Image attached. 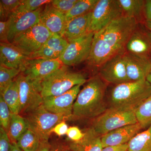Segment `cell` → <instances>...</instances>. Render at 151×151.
Masks as SVG:
<instances>
[{
  "mask_svg": "<svg viewBox=\"0 0 151 151\" xmlns=\"http://www.w3.org/2000/svg\"><path fill=\"white\" fill-rule=\"evenodd\" d=\"M29 57L10 42L0 43V65L20 69ZM21 70V69H20Z\"/></svg>",
  "mask_w": 151,
  "mask_h": 151,
  "instance_id": "20",
  "label": "cell"
},
{
  "mask_svg": "<svg viewBox=\"0 0 151 151\" xmlns=\"http://www.w3.org/2000/svg\"><path fill=\"white\" fill-rule=\"evenodd\" d=\"M52 1L49 0H22L20 5L12 14L9 18L15 17L22 14L34 12L40 8L42 6L51 3Z\"/></svg>",
  "mask_w": 151,
  "mask_h": 151,
  "instance_id": "30",
  "label": "cell"
},
{
  "mask_svg": "<svg viewBox=\"0 0 151 151\" xmlns=\"http://www.w3.org/2000/svg\"><path fill=\"white\" fill-rule=\"evenodd\" d=\"M68 126L65 123V121H63L57 124L52 130V132H53L58 136H62L66 134Z\"/></svg>",
  "mask_w": 151,
  "mask_h": 151,
  "instance_id": "39",
  "label": "cell"
},
{
  "mask_svg": "<svg viewBox=\"0 0 151 151\" xmlns=\"http://www.w3.org/2000/svg\"><path fill=\"white\" fill-rule=\"evenodd\" d=\"M125 52L150 60L151 55V32L144 23L139 24L127 44Z\"/></svg>",
  "mask_w": 151,
  "mask_h": 151,
  "instance_id": "14",
  "label": "cell"
},
{
  "mask_svg": "<svg viewBox=\"0 0 151 151\" xmlns=\"http://www.w3.org/2000/svg\"><path fill=\"white\" fill-rule=\"evenodd\" d=\"M22 0H1L0 18L1 21L8 20L12 14L21 3Z\"/></svg>",
  "mask_w": 151,
  "mask_h": 151,
  "instance_id": "33",
  "label": "cell"
},
{
  "mask_svg": "<svg viewBox=\"0 0 151 151\" xmlns=\"http://www.w3.org/2000/svg\"><path fill=\"white\" fill-rule=\"evenodd\" d=\"M50 145L48 141H42L41 142L39 147L36 151H50Z\"/></svg>",
  "mask_w": 151,
  "mask_h": 151,
  "instance_id": "42",
  "label": "cell"
},
{
  "mask_svg": "<svg viewBox=\"0 0 151 151\" xmlns=\"http://www.w3.org/2000/svg\"><path fill=\"white\" fill-rule=\"evenodd\" d=\"M86 81L83 74L70 71L63 65L42 81L41 94L43 98L59 96L76 85H84Z\"/></svg>",
  "mask_w": 151,
  "mask_h": 151,
  "instance_id": "3",
  "label": "cell"
},
{
  "mask_svg": "<svg viewBox=\"0 0 151 151\" xmlns=\"http://www.w3.org/2000/svg\"><path fill=\"white\" fill-rule=\"evenodd\" d=\"M91 13L72 19L66 23L63 37L68 42L91 32L89 25Z\"/></svg>",
  "mask_w": 151,
  "mask_h": 151,
  "instance_id": "21",
  "label": "cell"
},
{
  "mask_svg": "<svg viewBox=\"0 0 151 151\" xmlns=\"http://www.w3.org/2000/svg\"><path fill=\"white\" fill-rule=\"evenodd\" d=\"M77 0H54L51 4L65 15L72 9Z\"/></svg>",
  "mask_w": 151,
  "mask_h": 151,
  "instance_id": "35",
  "label": "cell"
},
{
  "mask_svg": "<svg viewBox=\"0 0 151 151\" xmlns=\"http://www.w3.org/2000/svg\"><path fill=\"white\" fill-rule=\"evenodd\" d=\"M21 73L20 69L9 68L0 65V93L2 94Z\"/></svg>",
  "mask_w": 151,
  "mask_h": 151,
  "instance_id": "31",
  "label": "cell"
},
{
  "mask_svg": "<svg viewBox=\"0 0 151 151\" xmlns=\"http://www.w3.org/2000/svg\"><path fill=\"white\" fill-rule=\"evenodd\" d=\"M84 137L77 142H70L69 149L72 151H101L103 149L102 136L92 127L84 132Z\"/></svg>",
  "mask_w": 151,
  "mask_h": 151,
  "instance_id": "22",
  "label": "cell"
},
{
  "mask_svg": "<svg viewBox=\"0 0 151 151\" xmlns=\"http://www.w3.org/2000/svg\"><path fill=\"white\" fill-rule=\"evenodd\" d=\"M63 65L59 59L29 58L21 68V73L40 87L43 79Z\"/></svg>",
  "mask_w": 151,
  "mask_h": 151,
  "instance_id": "9",
  "label": "cell"
},
{
  "mask_svg": "<svg viewBox=\"0 0 151 151\" xmlns=\"http://www.w3.org/2000/svg\"><path fill=\"white\" fill-rule=\"evenodd\" d=\"M127 151H128V150Z\"/></svg>",
  "mask_w": 151,
  "mask_h": 151,
  "instance_id": "49",
  "label": "cell"
},
{
  "mask_svg": "<svg viewBox=\"0 0 151 151\" xmlns=\"http://www.w3.org/2000/svg\"><path fill=\"white\" fill-rule=\"evenodd\" d=\"M117 54L103 39L101 32L94 33L91 51L87 60L89 65L99 68Z\"/></svg>",
  "mask_w": 151,
  "mask_h": 151,
  "instance_id": "15",
  "label": "cell"
},
{
  "mask_svg": "<svg viewBox=\"0 0 151 151\" xmlns=\"http://www.w3.org/2000/svg\"><path fill=\"white\" fill-rule=\"evenodd\" d=\"M68 44V41L65 38L56 34H52L44 44L48 48L55 52L60 56L67 47Z\"/></svg>",
  "mask_w": 151,
  "mask_h": 151,
  "instance_id": "32",
  "label": "cell"
},
{
  "mask_svg": "<svg viewBox=\"0 0 151 151\" xmlns=\"http://www.w3.org/2000/svg\"><path fill=\"white\" fill-rule=\"evenodd\" d=\"M123 56L127 76L130 81L147 80L150 72L151 63L150 60L124 52Z\"/></svg>",
  "mask_w": 151,
  "mask_h": 151,
  "instance_id": "16",
  "label": "cell"
},
{
  "mask_svg": "<svg viewBox=\"0 0 151 151\" xmlns=\"http://www.w3.org/2000/svg\"><path fill=\"white\" fill-rule=\"evenodd\" d=\"M128 145V151H151V126L138 133Z\"/></svg>",
  "mask_w": 151,
  "mask_h": 151,
  "instance_id": "25",
  "label": "cell"
},
{
  "mask_svg": "<svg viewBox=\"0 0 151 151\" xmlns=\"http://www.w3.org/2000/svg\"><path fill=\"white\" fill-rule=\"evenodd\" d=\"M144 24L145 26L151 32V21H150L146 20Z\"/></svg>",
  "mask_w": 151,
  "mask_h": 151,
  "instance_id": "44",
  "label": "cell"
},
{
  "mask_svg": "<svg viewBox=\"0 0 151 151\" xmlns=\"http://www.w3.org/2000/svg\"><path fill=\"white\" fill-rule=\"evenodd\" d=\"M99 0H77L72 9L65 15L66 23L72 19L92 12Z\"/></svg>",
  "mask_w": 151,
  "mask_h": 151,
  "instance_id": "27",
  "label": "cell"
},
{
  "mask_svg": "<svg viewBox=\"0 0 151 151\" xmlns=\"http://www.w3.org/2000/svg\"><path fill=\"white\" fill-rule=\"evenodd\" d=\"M9 21L8 20L0 22V40L1 42H9L8 34Z\"/></svg>",
  "mask_w": 151,
  "mask_h": 151,
  "instance_id": "38",
  "label": "cell"
},
{
  "mask_svg": "<svg viewBox=\"0 0 151 151\" xmlns=\"http://www.w3.org/2000/svg\"><path fill=\"white\" fill-rule=\"evenodd\" d=\"M106 89V83L99 74L87 80L73 104V118L94 119L104 113L108 108Z\"/></svg>",
  "mask_w": 151,
  "mask_h": 151,
  "instance_id": "1",
  "label": "cell"
},
{
  "mask_svg": "<svg viewBox=\"0 0 151 151\" xmlns=\"http://www.w3.org/2000/svg\"><path fill=\"white\" fill-rule=\"evenodd\" d=\"M94 33L89 32L68 42L59 60L63 65L73 66L80 64L89 58Z\"/></svg>",
  "mask_w": 151,
  "mask_h": 151,
  "instance_id": "10",
  "label": "cell"
},
{
  "mask_svg": "<svg viewBox=\"0 0 151 151\" xmlns=\"http://www.w3.org/2000/svg\"><path fill=\"white\" fill-rule=\"evenodd\" d=\"M1 96L8 105L12 113L19 114L20 109L19 92L18 84L16 78L1 94Z\"/></svg>",
  "mask_w": 151,
  "mask_h": 151,
  "instance_id": "24",
  "label": "cell"
},
{
  "mask_svg": "<svg viewBox=\"0 0 151 151\" xmlns=\"http://www.w3.org/2000/svg\"><path fill=\"white\" fill-rule=\"evenodd\" d=\"M50 151H60V150L59 149L57 148L55 149V150H51Z\"/></svg>",
  "mask_w": 151,
  "mask_h": 151,
  "instance_id": "46",
  "label": "cell"
},
{
  "mask_svg": "<svg viewBox=\"0 0 151 151\" xmlns=\"http://www.w3.org/2000/svg\"><path fill=\"white\" fill-rule=\"evenodd\" d=\"M19 92L20 109L19 114L24 116L42 105L43 98L39 86L27 78L22 73L16 78Z\"/></svg>",
  "mask_w": 151,
  "mask_h": 151,
  "instance_id": "11",
  "label": "cell"
},
{
  "mask_svg": "<svg viewBox=\"0 0 151 151\" xmlns=\"http://www.w3.org/2000/svg\"><path fill=\"white\" fill-rule=\"evenodd\" d=\"M135 115L142 129L151 126V94L136 110Z\"/></svg>",
  "mask_w": 151,
  "mask_h": 151,
  "instance_id": "29",
  "label": "cell"
},
{
  "mask_svg": "<svg viewBox=\"0 0 151 151\" xmlns=\"http://www.w3.org/2000/svg\"><path fill=\"white\" fill-rule=\"evenodd\" d=\"M145 15L146 20L151 21V0L146 1L145 6Z\"/></svg>",
  "mask_w": 151,
  "mask_h": 151,
  "instance_id": "41",
  "label": "cell"
},
{
  "mask_svg": "<svg viewBox=\"0 0 151 151\" xmlns=\"http://www.w3.org/2000/svg\"><path fill=\"white\" fill-rule=\"evenodd\" d=\"M12 114L8 105L2 96H0V124L1 127L4 128L7 132L10 124Z\"/></svg>",
  "mask_w": 151,
  "mask_h": 151,
  "instance_id": "34",
  "label": "cell"
},
{
  "mask_svg": "<svg viewBox=\"0 0 151 151\" xmlns=\"http://www.w3.org/2000/svg\"><path fill=\"white\" fill-rule=\"evenodd\" d=\"M29 129L26 120L19 114L12 113L8 134L11 142H17L22 135Z\"/></svg>",
  "mask_w": 151,
  "mask_h": 151,
  "instance_id": "26",
  "label": "cell"
},
{
  "mask_svg": "<svg viewBox=\"0 0 151 151\" xmlns=\"http://www.w3.org/2000/svg\"><path fill=\"white\" fill-rule=\"evenodd\" d=\"M123 53L116 54L99 68V75L106 83L115 85L130 81Z\"/></svg>",
  "mask_w": 151,
  "mask_h": 151,
  "instance_id": "12",
  "label": "cell"
},
{
  "mask_svg": "<svg viewBox=\"0 0 151 151\" xmlns=\"http://www.w3.org/2000/svg\"><path fill=\"white\" fill-rule=\"evenodd\" d=\"M43 8L13 18H9L8 40L12 42L17 36L22 33L40 23V17Z\"/></svg>",
  "mask_w": 151,
  "mask_h": 151,
  "instance_id": "17",
  "label": "cell"
},
{
  "mask_svg": "<svg viewBox=\"0 0 151 151\" xmlns=\"http://www.w3.org/2000/svg\"><path fill=\"white\" fill-rule=\"evenodd\" d=\"M128 149V144H126L120 145L105 147L103 148L101 151H127Z\"/></svg>",
  "mask_w": 151,
  "mask_h": 151,
  "instance_id": "40",
  "label": "cell"
},
{
  "mask_svg": "<svg viewBox=\"0 0 151 151\" xmlns=\"http://www.w3.org/2000/svg\"><path fill=\"white\" fill-rule=\"evenodd\" d=\"M65 151H71V150H66Z\"/></svg>",
  "mask_w": 151,
  "mask_h": 151,
  "instance_id": "48",
  "label": "cell"
},
{
  "mask_svg": "<svg viewBox=\"0 0 151 151\" xmlns=\"http://www.w3.org/2000/svg\"><path fill=\"white\" fill-rule=\"evenodd\" d=\"M147 80L151 84V70L147 78Z\"/></svg>",
  "mask_w": 151,
  "mask_h": 151,
  "instance_id": "45",
  "label": "cell"
},
{
  "mask_svg": "<svg viewBox=\"0 0 151 151\" xmlns=\"http://www.w3.org/2000/svg\"><path fill=\"white\" fill-rule=\"evenodd\" d=\"M40 22L52 33L63 37L66 25L65 15L54 7L51 3L45 6L41 13Z\"/></svg>",
  "mask_w": 151,
  "mask_h": 151,
  "instance_id": "18",
  "label": "cell"
},
{
  "mask_svg": "<svg viewBox=\"0 0 151 151\" xmlns=\"http://www.w3.org/2000/svg\"><path fill=\"white\" fill-rule=\"evenodd\" d=\"M12 142L7 132L0 127V151H10Z\"/></svg>",
  "mask_w": 151,
  "mask_h": 151,
  "instance_id": "36",
  "label": "cell"
},
{
  "mask_svg": "<svg viewBox=\"0 0 151 151\" xmlns=\"http://www.w3.org/2000/svg\"><path fill=\"white\" fill-rule=\"evenodd\" d=\"M66 135L70 142H77L84 137V133L78 127H71L68 128Z\"/></svg>",
  "mask_w": 151,
  "mask_h": 151,
  "instance_id": "37",
  "label": "cell"
},
{
  "mask_svg": "<svg viewBox=\"0 0 151 151\" xmlns=\"http://www.w3.org/2000/svg\"><path fill=\"white\" fill-rule=\"evenodd\" d=\"M52 34L40 22L17 36L11 43L29 57L39 50Z\"/></svg>",
  "mask_w": 151,
  "mask_h": 151,
  "instance_id": "7",
  "label": "cell"
},
{
  "mask_svg": "<svg viewBox=\"0 0 151 151\" xmlns=\"http://www.w3.org/2000/svg\"><path fill=\"white\" fill-rule=\"evenodd\" d=\"M82 85H76L59 96L43 98L44 106L52 113L63 114L73 118V105Z\"/></svg>",
  "mask_w": 151,
  "mask_h": 151,
  "instance_id": "13",
  "label": "cell"
},
{
  "mask_svg": "<svg viewBox=\"0 0 151 151\" xmlns=\"http://www.w3.org/2000/svg\"><path fill=\"white\" fill-rule=\"evenodd\" d=\"M41 142L36 134L28 129L22 135L17 143L23 151H36Z\"/></svg>",
  "mask_w": 151,
  "mask_h": 151,
  "instance_id": "28",
  "label": "cell"
},
{
  "mask_svg": "<svg viewBox=\"0 0 151 151\" xmlns=\"http://www.w3.org/2000/svg\"><path fill=\"white\" fill-rule=\"evenodd\" d=\"M151 94L147 80L115 85L108 97V108L135 112Z\"/></svg>",
  "mask_w": 151,
  "mask_h": 151,
  "instance_id": "2",
  "label": "cell"
},
{
  "mask_svg": "<svg viewBox=\"0 0 151 151\" xmlns=\"http://www.w3.org/2000/svg\"><path fill=\"white\" fill-rule=\"evenodd\" d=\"M150 62L151 63V55H150Z\"/></svg>",
  "mask_w": 151,
  "mask_h": 151,
  "instance_id": "47",
  "label": "cell"
},
{
  "mask_svg": "<svg viewBox=\"0 0 151 151\" xmlns=\"http://www.w3.org/2000/svg\"><path fill=\"white\" fill-rule=\"evenodd\" d=\"M10 151H23L19 147L17 142L12 143Z\"/></svg>",
  "mask_w": 151,
  "mask_h": 151,
  "instance_id": "43",
  "label": "cell"
},
{
  "mask_svg": "<svg viewBox=\"0 0 151 151\" xmlns=\"http://www.w3.org/2000/svg\"><path fill=\"white\" fill-rule=\"evenodd\" d=\"M23 116L29 129L36 134L41 141H48L52 129L57 124L72 119L66 115L52 113L45 108L43 104Z\"/></svg>",
  "mask_w": 151,
  "mask_h": 151,
  "instance_id": "5",
  "label": "cell"
},
{
  "mask_svg": "<svg viewBox=\"0 0 151 151\" xmlns=\"http://www.w3.org/2000/svg\"><path fill=\"white\" fill-rule=\"evenodd\" d=\"M124 15L118 0H99L91 13L89 32H98Z\"/></svg>",
  "mask_w": 151,
  "mask_h": 151,
  "instance_id": "8",
  "label": "cell"
},
{
  "mask_svg": "<svg viewBox=\"0 0 151 151\" xmlns=\"http://www.w3.org/2000/svg\"><path fill=\"white\" fill-rule=\"evenodd\" d=\"M124 15L135 19L139 23L146 21L144 0H118Z\"/></svg>",
  "mask_w": 151,
  "mask_h": 151,
  "instance_id": "23",
  "label": "cell"
},
{
  "mask_svg": "<svg viewBox=\"0 0 151 151\" xmlns=\"http://www.w3.org/2000/svg\"><path fill=\"white\" fill-rule=\"evenodd\" d=\"M137 123L135 112L108 108L94 119L91 127L102 136L118 128Z\"/></svg>",
  "mask_w": 151,
  "mask_h": 151,
  "instance_id": "6",
  "label": "cell"
},
{
  "mask_svg": "<svg viewBox=\"0 0 151 151\" xmlns=\"http://www.w3.org/2000/svg\"><path fill=\"white\" fill-rule=\"evenodd\" d=\"M139 24L135 19L124 15L100 31L105 41L117 53H124L128 41Z\"/></svg>",
  "mask_w": 151,
  "mask_h": 151,
  "instance_id": "4",
  "label": "cell"
},
{
  "mask_svg": "<svg viewBox=\"0 0 151 151\" xmlns=\"http://www.w3.org/2000/svg\"><path fill=\"white\" fill-rule=\"evenodd\" d=\"M142 129L139 123L127 125L118 128L101 137L103 147L128 144Z\"/></svg>",
  "mask_w": 151,
  "mask_h": 151,
  "instance_id": "19",
  "label": "cell"
}]
</instances>
